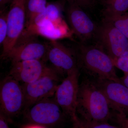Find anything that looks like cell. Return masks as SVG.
Masks as SVG:
<instances>
[{
    "label": "cell",
    "mask_w": 128,
    "mask_h": 128,
    "mask_svg": "<svg viewBox=\"0 0 128 128\" xmlns=\"http://www.w3.org/2000/svg\"><path fill=\"white\" fill-rule=\"evenodd\" d=\"M75 50L79 68L83 69L90 78L121 82L112 60L102 48L82 43Z\"/></svg>",
    "instance_id": "2"
},
{
    "label": "cell",
    "mask_w": 128,
    "mask_h": 128,
    "mask_svg": "<svg viewBox=\"0 0 128 128\" xmlns=\"http://www.w3.org/2000/svg\"><path fill=\"white\" fill-rule=\"evenodd\" d=\"M62 18L60 8L55 4H48L46 9L37 16L30 25L24 29V31H29L45 21H53Z\"/></svg>",
    "instance_id": "15"
},
{
    "label": "cell",
    "mask_w": 128,
    "mask_h": 128,
    "mask_svg": "<svg viewBox=\"0 0 128 128\" xmlns=\"http://www.w3.org/2000/svg\"><path fill=\"white\" fill-rule=\"evenodd\" d=\"M68 2L78 5L83 9H90L96 6V0H67Z\"/></svg>",
    "instance_id": "22"
},
{
    "label": "cell",
    "mask_w": 128,
    "mask_h": 128,
    "mask_svg": "<svg viewBox=\"0 0 128 128\" xmlns=\"http://www.w3.org/2000/svg\"><path fill=\"white\" fill-rule=\"evenodd\" d=\"M104 17L115 16L126 12L128 0H102Z\"/></svg>",
    "instance_id": "17"
},
{
    "label": "cell",
    "mask_w": 128,
    "mask_h": 128,
    "mask_svg": "<svg viewBox=\"0 0 128 128\" xmlns=\"http://www.w3.org/2000/svg\"><path fill=\"white\" fill-rule=\"evenodd\" d=\"M25 34L28 36L40 35L50 40H57L67 37L70 34L66 24L61 18L55 21L43 22Z\"/></svg>",
    "instance_id": "14"
},
{
    "label": "cell",
    "mask_w": 128,
    "mask_h": 128,
    "mask_svg": "<svg viewBox=\"0 0 128 128\" xmlns=\"http://www.w3.org/2000/svg\"><path fill=\"white\" fill-rule=\"evenodd\" d=\"M24 2L26 13L25 28L45 10L48 4L46 0H24Z\"/></svg>",
    "instance_id": "16"
},
{
    "label": "cell",
    "mask_w": 128,
    "mask_h": 128,
    "mask_svg": "<svg viewBox=\"0 0 128 128\" xmlns=\"http://www.w3.org/2000/svg\"><path fill=\"white\" fill-rule=\"evenodd\" d=\"M95 38L112 60L128 52V38L108 22L103 20L98 25Z\"/></svg>",
    "instance_id": "7"
},
{
    "label": "cell",
    "mask_w": 128,
    "mask_h": 128,
    "mask_svg": "<svg viewBox=\"0 0 128 128\" xmlns=\"http://www.w3.org/2000/svg\"><path fill=\"white\" fill-rule=\"evenodd\" d=\"M7 118L1 112H0V128H10L8 123Z\"/></svg>",
    "instance_id": "24"
},
{
    "label": "cell",
    "mask_w": 128,
    "mask_h": 128,
    "mask_svg": "<svg viewBox=\"0 0 128 128\" xmlns=\"http://www.w3.org/2000/svg\"><path fill=\"white\" fill-rule=\"evenodd\" d=\"M0 112L7 119L14 118L24 110L25 98L22 85L8 75L0 85Z\"/></svg>",
    "instance_id": "6"
},
{
    "label": "cell",
    "mask_w": 128,
    "mask_h": 128,
    "mask_svg": "<svg viewBox=\"0 0 128 128\" xmlns=\"http://www.w3.org/2000/svg\"><path fill=\"white\" fill-rule=\"evenodd\" d=\"M80 75L79 68L69 73L58 86L54 96L57 103L73 124L79 121L76 106Z\"/></svg>",
    "instance_id": "4"
},
{
    "label": "cell",
    "mask_w": 128,
    "mask_h": 128,
    "mask_svg": "<svg viewBox=\"0 0 128 128\" xmlns=\"http://www.w3.org/2000/svg\"><path fill=\"white\" fill-rule=\"evenodd\" d=\"M12 0H0V6L1 9L4 7L8 3L11 2Z\"/></svg>",
    "instance_id": "27"
},
{
    "label": "cell",
    "mask_w": 128,
    "mask_h": 128,
    "mask_svg": "<svg viewBox=\"0 0 128 128\" xmlns=\"http://www.w3.org/2000/svg\"><path fill=\"white\" fill-rule=\"evenodd\" d=\"M91 79L105 95L112 112L120 114L128 112V87L121 82L112 80Z\"/></svg>",
    "instance_id": "12"
},
{
    "label": "cell",
    "mask_w": 128,
    "mask_h": 128,
    "mask_svg": "<svg viewBox=\"0 0 128 128\" xmlns=\"http://www.w3.org/2000/svg\"><path fill=\"white\" fill-rule=\"evenodd\" d=\"M49 66L45 61L31 60L12 63L8 75L22 84L34 82L44 74Z\"/></svg>",
    "instance_id": "13"
},
{
    "label": "cell",
    "mask_w": 128,
    "mask_h": 128,
    "mask_svg": "<svg viewBox=\"0 0 128 128\" xmlns=\"http://www.w3.org/2000/svg\"><path fill=\"white\" fill-rule=\"evenodd\" d=\"M103 20L108 22L118 28L128 39V13L104 16Z\"/></svg>",
    "instance_id": "18"
},
{
    "label": "cell",
    "mask_w": 128,
    "mask_h": 128,
    "mask_svg": "<svg viewBox=\"0 0 128 128\" xmlns=\"http://www.w3.org/2000/svg\"><path fill=\"white\" fill-rule=\"evenodd\" d=\"M61 76L50 66L34 82L22 85L25 98L23 112L39 101L53 97L61 82Z\"/></svg>",
    "instance_id": "3"
},
{
    "label": "cell",
    "mask_w": 128,
    "mask_h": 128,
    "mask_svg": "<svg viewBox=\"0 0 128 128\" xmlns=\"http://www.w3.org/2000/svg\"><path fill=\"white\" fill-rule=\"evenodd\" d=\"M49 43L46 61H49L53 69L60 76L66 77L74 70L79 68L75 50L65 46L57 40Z\"/></svg>",
    "instance_id": "9"
},
{
    "label": "cell",
    "mask_w": 128,
    "mask_h": 128,
    "mask_svg": "<svg viewBox=\"0 0 128 128\" xmlns=\"http://www.w3.org/2000/svg\"><path fill=\"white\" fill-rule=\"evenodd\" d=\"M26 23L24 0H12L7 14V37L2 45L3 58L11 50L23 32Z\"/></svg>",
    "instance_id": "10"
},
{
    "label": "cell",
    "mask_w": 128,
    "mask_h": 128,
    "mask_svg": "<svg viewBox=\"0 0 128 128\" xmlns=\"http://www.w3.org/2000/svg\"><path fill=\"white\" fill-rule=\"evenodd\" d=\"M111 120L116 124L119 128H128V112L126 114H120L112 112Z\"/></svg>",
    "instance_id": "20"
},
{
    "label": "cell",
    "mask_w": 128,
    "mask_h": 128,
    "mask_svg": "<svg viewBox=\"0 0 128 128\" xmlns=\"http://www.w3.org/2000/svg\"><path fill=\"white\" fill-rule=\"evenodd\" d=\"M112 61L114 66L122 70L124 74L128 73V52Z\"/></svg>",
    "instance_id": "21"
},
{
    "label": "cell",
    "mask_w": 128,
    "mask_h": 128,
    "mask_svg": "<svg viewBox=\"0 0 128 128\" xmlns=\"http://www.w3.org/2000/svg\"><path fill=\"white\" fill-rule=\"evenodd\" d=\"M66 14L72 32L82 43L96 38L98 26L83 9L75 4L68 2Z\"/></svg>",
    "instance_id": "11"
},
{
    "label": "cell",
    "mask_w": 128,
    "mask_h": 128,
    "mask_svg": "<svg viewBox=\"0 0 128 128\" xmlns=\"http://www.w3.org/2000/svg\"><path fill=\"white\" fill-rule=\"evenodd\" d=\"M24 112L31 124L46 128L60 125L69 119L57 103L54 96L39 101Z\"/></svg>",
    "instance_id": "5"
},
{
    "label": "cell",
    "mask_w": 128,
    "mask_h": 128,
    "mask_svg": "<svg viewBox=\"0 0 128 128\" xmlns=\"http://www.w3.org/2000/svg\"><path fill=\"white\" fill-rule=\"evenodd\" d=\"M120 82L128 88V73L124 74V76L120 78Z\"/></svg>",
    "instance_id": "25"
},
{
    "label": "cell",
    "mask_w": 128,
    "mask_h": 128,
    "mask_svg": "<svg viewBox=\"0 0 128 128\" xmlns=\"http://www.w3.org/2000/svg\"><path fill=\"white\" fill-rule=\"evenodd\" d=\"M80 122L85 128H119L109 123L84 122L80 121Z\"/></svg>",
    "instance_id": "23"
},
{
    "label": "cell",
    "mask_w": 128,
    "mask_h": 128,
    "mask_svg": "<svg viewBox=\"0 0 128 128\" xmlns=\"http://www.w3.org/2000/svg\"><path fill=\"white\" fill-rule=\"evenodd\" d=\"M37 36L20 37L13 48L3 59L12 63L31 60L46 61L49 43L38 40Z\"/></svg>",
    "instance_id": "8"
},
{
    "label": "cell",
    "mask_w": 128,
    "mask_h": 128,
    "mask_svg": "<svg viewBox=\"0 0 128 128\" xmlns=\"http://www.w3.org/2000/svg\"><path fill=\"white\" fill-rule=\"evenodd\" d=\"M72 128H85L82 126V124L80 123V121L76 123L73 124V127Z\"/></svg>",
    "instance_id": "28"
},
{
    "label": "cell",
    "mask_w": 128,
    "mask_h": 128,
    "mask_svg": "<svg viewBox=\"0 0 128 128\" xmlns=\"http://www.w3.org/2000/svg\"><path fill=\"white\" fill-rule=\"evenodd\" d=\"M22 128H46L44 126L38 125V124H30L25 125Z\"/></svg>",
    "instance_id": "26"
},
{
    "label": "cell",
    "mask_w": 128,
    "mask_h": 128,
    "mask_svg": "<svg viewBox=\"0 0 128 128\" xmlns=\"http://www.w3.org/2000/svg\"><path fill=\"white\" fill-rule=\"evenodd\" d=\"M8 12H1L0 17V44L2 46L7 37Z\"/></svg>",
    "instance_id": "19"
},
{
    "label": "cell",
    "mask_w": 128,
    "mask_h": 128,
    "mask_svg": "<svg viewBox=\"0 0 128 128\" xmlns=\"http://www.w3.org/2000/svg\"><path fill=\"white\" fill-rule=\"evenodd\" d=\"M105 95L90 78H86L80 84L76 114L84 122L108 123L112 113Z\"/></svg>",
    "instance_id": "1"
}]
</instances>
